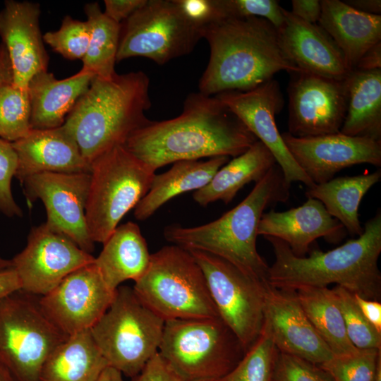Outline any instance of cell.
<instances>
[{
	"instance_id": "obj_1",
	"label": "cell",
	"mask_w": 381,
	"mask_h": 381,
	"mask_svg": "<svg viewBox=\"0 0 381 381\" xmlns=\"http://www.w3.org/2000/svg\"><path fill=\"white\" fill-rule=\"evenodd\" d=\"M258 139L216 96L189 94L178 116L150 121L125 147L156 171L181 160L237 157Z\"/></svg>"
},
{
	"instance_id": "obj_2",
	"label": "cell",
	"mask_w": 381,
	"mask_h": 381,
	"mask_svg": "<svg viewBox=\"0 0 381 381\" xmlns=\"http://www.w3.org/2000/svg\"><path fill=\"white\" fill-rule=\"evenodd\" d=\"M265 238L272 245L274 255L268 270L270 285L296 291L336 284L353 294L380 301V209L365 222L362 234L326 252L314 250L308 256L298 257L284 241L272 236Z\"/></svg>"
},
{
	"instance_id": "obj_3",
	"label": "cell",
	"mask_w": 381,
	"mask_h": 381,
	"mask_svg": "<svg viewBox=\"0 0 381 381\" xmlns=\"http://www.w3.org/2000/svg\"><path fill=\"white\" fill-rule=\"evenodd\" d=\"M210 59L199 80V92L215 96L230 91H248L281 71H302L284 56L277 30L257 17H229L202 30Z\"/></svg>"
},
{
	"instance_id": "obj_4",
	"label": "cell",
	"mask_w": 381,
	"mask_h": 381,
	"mask_svg": "<svg viewBox=\"0 0 381 381\" xmlns=\"http://www.w3.org/2000/svg\"><path fill=\"white\" fill-rule=\"evenodd\" d=\"M289 188L276 164L239 204L219 218L191 227L169 225L164 229V237L186 250L221 258L248 276L267 282L270 266L256 247L258 224L267 207L287 202Z\"/></svg>"
},
{
	"instance_id": "obj_5",
	"label": "cell",
	"mask_w": 381,
	"mask_h": 381,
	"mask_svg": "<svg viewBox=\"0 0 381 381\" xmlns=\"http://www.w3.org/2000/svg\"><path fill=\"white\" fill-rule=\"evenodd\" d=\"M150 80L143 71L95 77L63 126L75 138L90 164L102 154L124 145L138 129L147 124L151 107Z\"/></svg>"
},
{
	"instance_id": "obj_6",
	"label": "cell",
	"mask_w": 381,
	"mask_h": 381,
	"mask_svg": "<svg viewBox=\"0 0 381 381\" xmlns=\"http://www.w3.org/2000/svg\"><path fill=\"white\" fill-rule=\"evenodd\" d=\"M133 289L164 321L220 318L201 267L189 250L176 245L151 254L147 270Z\"/></svg>"
},
{
	"instance_id": "obj_7",
	"label": "cell",
	"mask_w": 381,
	"mask_h": 381,
	"mask_svg": "<svg viewBox=\"0 0 381 381\" xmlns=\"http://www.w3.org/2000/svg\"><path fill=\"white\" fill-rule=\"evenodd\" d=\"M158 353L183 381H216L246 351L221 318L166 320Z\"/></svg>"
},
{
	"instance_id": "obj_8",
	"label": "cell",
	"mask_w": 381,
	"mask_h": 381,
	"mask_svg": "<svg viewBox=\"0 0 381 381\" xmlns=\"http://www.w3.org/2000/svg\"><path fill=\"white\" fill-rule=\"evenodd\" d=\"M155 175V170L124 145L114 147L92 161L85 217L94 243L107 241L148 192Z\"/></svg>"
},
{
	"instance_id": "obj_9",
	"label": "cell",
	"mask_w": 381,
	"mask_h": 381,
	"mask_svg": "<svg viewBox=\"0 0 381 381\" xmlns=\"http://www.w3.org/2000/svg\"><path fill=\"white\" fill-rule=\"evenodd\" d=\"M164 322L133 287L119 286L110 306L90 332L109 366L132 378L158 352Z\"/></svg>"
},
{
	"instance_id": "obj_10",
	"label": "cell",
	"mask_w": 381,
	"mask_h": 381,
	"mask_svg": "<svg viewBox=\"0 0 381 381\" xmlns=\"http://www.w3.org/2000/svg\"><path fill=\"white\" fill-rule=\"evenodd\" d=\"M39 298L20 289L0 299V363L14 381H40L45 361L68 337L45 315Z\"/></svg>"
},
{
	"instance_id": "obj_11",
	"label": "cell",
	"mask_w": 381,
	"mask_h": 381,
	"mask_svg": "<svg viewBox=\"0 0 381 381\" xmlns=\"http://www.w3.org/2000/svg\"><path fill=\"white\" fill-rule=\"evenodd\" d=\"M202 39L176 0H145L121 24L116 62L143 56L164 65L190 54Z\"/></svg>"
},
{
	"instance_id": "obj_12",
	"label": "cell",
	"mask_w": 381,
	"mask_h": 381,
	"mask_svg": "<svg viewBox=\"0 0 381 381\" xmlns=\"http://www.w3.org/2000/svg\"><path fill=\"white\" fill-rule=\"evenodd\" d=\"M189 250L201 267L221 320L239 339L246 353L259 337L265 320V284L226 260Z\"/></svg>"
},
{
	"instance_id": "obj_13",
	"label": "cell",
	"mask_w": 381,
	"mask_h": 381,
	"mask_svg": "<svg viewBox=\"0 0 381 381\" xmlns=\"http://www.w3.org/2000/svg\"><path fill=\"white\" fill-rule=\"evenodd\" d=\"M95 258L45 222L33 227L24 249L12 259L21 290L42 296L68 274L92 263Z\"/></svg>"
},
{
	"instance_id": "obj_14",
	"label": "cell",
	"mask_w": 381,
	"mask_h": 381,
	"mask_svg": "<svg viewBox=\"0 0 381 381\" xmlns=\"http://www.w3.org/2000/svg\"><path fill=\"white\" fill-rule=\"evenodd\" d=\"M288 85V133L296 137L340 132L348 103L346 78L292 72Z\"/></svg>"
},
{
	"instance_id": "obj_15",
	"label": "cell",
	"mask_w": 381,
	"mask_h": 381,
	"mask_svg": "<svg viewBox=\"0 0 381 381\" xmlns=\"http://www.w3.org/2000/svg\"><path fill=\"white\" fill-rule=\"evenodd\" d=\"M21 183L28 202L40 199L47 212L46 224L91 253L94 242L86 222L85 208L90 173L43 172L30 176Z\"/></svg>"
},
{
	"instance_id": "obj_16",
	"label": "cell",
	"mask_w": 381,
	"mask_h": 381,
	"mask_svg": "<svg viewBox=\"0 0 381 381\" xmlns=\"http://www.w3.org/2000/svg\"><path fill=\"white\" fill-rule=\"evenodd\" d=\"M215 96L269 149L288 185L296 181L308 188L315 185L292 157L277 126L275 116L283 107L284 99L276 80L272 78L248 91Z\"/></svg>"
},
{
	"instance_id": "obj_17",
	"label": "cell",
	"mask_w": 381,
	"mask_h": 381,
	"mask_svg": "<svg viewBox=\"0 0 381 381\" xmlns=\"http://www.w3.org/2000/svg\"><path fill=\"white\" fill-rule=\"evenodd\" d=\"M94 262L73 272L40 296L45 315L67 336L90 330L114 300L116 291L107 286Z\"/></svg>"
},
{
	"instance_id": "obj_18",
	"label": "cell",
	"mask_w": 381,
	"mask_h": 381,
	"mask_svg": "<svg viewBox=\"0 0 381 381\" xmlns=\"http://www.w3.org/2000/svg\"><path fill=\"white\" fill-rule=\"evenodd\" d=\"M282 137L297 164L315 184L325 183L353 165L381 167V140L340 132L308 137L284 132Z\"/></svg>"
},
{
	"instance_id": "obj_19",
	"label": "cell",
	"mask_w": 381,
	"mask_h": 381,
	"mask_svg": "<svg viewBox=\"0 0 381 381\" xmlns=\"http://www.w3.org/2000/svg\"><path fill=\"white\" fill-rule=\"evenodd\" d=\"M265 320L279 352L320 365L333 356L291 289L265 284Z\"/></svg>"
},
{
	"instance_id": "obj_20",
	"label": "cell",
	"mask_w": 381,
	"mask_h": 381,
	"mask_svg": "<svg viewBox=\"0 0 381 381\" xmlns=\"http://www.w3.org/2000/svg\"><path fill=\"white\" fill-rule=\"evenodd\" d=\"M40 16V4L27 1L6 0L0 11V37L10 59L13 84L24 90L35 74L48 70Z\"/></svg>"
},
{
	"instance_id": "obj_21",
	"label": "cell",
	"mask_w": 381,
	"mask_h": 381,
	"mask_svg": "<svg viewBox=\"0 0 381 381\" xmlns=\"http://www.w3.org/2000/svg\"><path fill=\"white\" fill-rule=\"evenodd\" d=\"M284 21L277 29L286 58L302 71L344 80L351 71L330 36L318 25L308 23L284 8Z\"/></svg>"
},
{
	"instance_id": "obj_22",
	"label": "cell",
	"mask_w": 381,
	"mask_h": 381,
	"mask_svg": "<svg viewBox=\"0 0 381 381\" xmlns=\"http://www.w3.org/2000/svg\"><path fill=\"white\" fill-rule=\"evenodd\" d=\"M345 232L342 224L328 213L322 202L312 198L286 211L271 210L264 213L258 228V235L284 241L298 257L306 256L316 239L322 237L336 243L344 238Z\"/></svg>"
},
{
	"instance_id": "obj_23",
	"label": "cell",
	"mask_w": 381,
	"mask_h": 381,
	"mask_svg": "<svg viewBox=\"0 0 381 381\" xmlns=\"http://www.w3.org/2000/svg\"><path fill=\"white\" fill-rule=\"evenodd\" d=\"M18 157L15 177L22 182L43 172L90 173V164L68 130L61 126L31 129L23 138L11 143Z\"/></svg>"
},
{
	"instance_id": "obj_24",
	"label": "cell",
	"mask_w": 381,
	"mask_h": 381,
	"mask_svg": "<svg viewBox=\"0 0 381 381\" xmlns=\"http://www.w3.org/2000/svg\"><path fill=\"white\" fill-rule=\"evenodd\" d=\"M95 77L80 71L62 80L48 70L35 74L28 85L31 129L61 126Z\"/></svg>"
},
{
	"instance_id": "obj_25",
	"label": "cell",
	"mask_w": 381,
	"mask_h": 381,
	"mask_svg": "<svg viewBox=\"0 0 381 381\" xmlns=\"http://www.w3.org/2000/svg\"><path fill=\"white\" fill-rule=\"evenodd\" d=\"M318 25L341 51L351 71L361 56L381 42V15L361 12L340 0H322Z\"/></svg>"
},
{
	"instance_id": "obj_26",
	"label": "cell",
	"mask_w": 381,
	"mask_h": 381,
	"mask_svg": "<svg viewBox=\"0 0 381 381\" xmlns=\"http://www.w3.org/2000/svg\"><path fill=\"white\" fill-rule=\"evenodd\" d=\"M103 245L94 262L111 290L115 291L126 280L137 281L147 270L151 254L135 223L117 226Z\"/></svg>"
},
{
	"instance_id": "obj_27",
	"label": "cell",
	"mask_w": 381,
	"mask_h": 381,
	"mask_svg": "<svg viewBox=\"0 0 381 381\" xmlns=\"http://www.w3.org/2000/svg\"><path fill=\"white\" fill-rule=\"evenodd\" d=\"M229 160L226 156L205 161L181 160L164 173L155 174L148 192L135 207L134 217L140 221L147 219L173 198L203 188Z\"/></svg>"
},
{
	"instance_id": "obj_28",
	"label": "cell",
	"mask_w": 381,
	"mask_h": 381,
	"mask_svg": "<svg viewBox=\"0 0 381 381\" xmlns=\"http://www.w3.org/2000/svg\"><path fill=\"white\" fill-rule=\"evenodd\" d=\"M277 164L269 149L258 140L241 155L223 165L193 200L202 207L221 200L231 202L246 184L260 181Z\"/></svg>"
},
{
	"instance_id": "obj_29",
	"label": "cell",
	"mask_w": 381,
	"mask_h": 381,
	"mask_svg": "<svg viewBox=\"0 0 381 381\" xmlns=\"http://www.w3.org/2000/svg\"><path fill=\"white\" fill-rule=\"evenodd\" d=\"M108 363L90 330L68 336L45 361L40 381H97Z\"/></svg>"
},
{
	"instance_id": "obj_30",
	"label": "cell",
	"mask_w": 381,
	"mask_h": 381,
	"mask_svg": "<svg viewBox=\"0 0 381 381\" xmlns=\"http://www.w3.org/2000/svg\"><path fill=\"white\" fill-rule=\"evenodd\" d=\"M346 80L348 103L340 133L381 140V69L353 70Z\"/></svg>"
},
{
	"instance_id": "obj_31",
	"label": "cell",
	"mask_w": 381,
	"mask_h": 381,
	"mask_svg": "<svg viewBox=\"0 0 381 381\" xmlns=\"http://www.w3.org/2000/svg\"><path fill=\"white\" fill-rule=\"evenodd\" d=\"M381 179L379 168L370 174L341 176L307 188V198L318 200L328 213L338 220L352 236L363 232L358 217V208L366 193Z\"/></svg>"
},
{
	"instance_id": "obj_32",
	"label": "cell",
	"mask_w": 381,
	"mask_h": 381,
	"mask_svg": "<svg viewBox=\"0 0 381 381\" xmlns=\"http://www.w3.org/2000/svg\"><path fill=\"white\" fill-rule=\"evenodd\" d=\"M296 291L306 315L333 355L352 353L358 350L347 336L332 289L308 286Z\"/></svg>"
},
{
	"instance_id": "obj_33",
	"label": "cell",
	"mask_w": 381,
	"mask_h": 381,
	"mask_svg": "<svg viewBox=\"0 0 381 381\" xmlns=\"http://www.w3.org/2000/svg\"><path fill=\"white\" fill-rule=\"evenodd\" d=\"M84 11L90 26V37L80 71L109 79L116 73L115 64L121 24L109 18L97 2L88 3Z\"/></svg>"
},
{
	"instance_id": "obj_34",
	"label": "cell",
	"mask_w": 381,
	"mask_h": 381,
	"mask_svg": "<svg viewBox=\"0 0 381 381\" xmlns=\"http://www.w3.org/2000/svg\"><path fill=\"white\" fill-rule=\"evenodd\" d=\"M279 353L270 327L264 320L254 344L231 371L216 381H272Z\"/></svg>"
},
{
	"instance_id": "obj_35",
	"label": "cell",
	"mask_w": 381,
	"mask_h": 381,
	"mask_svg": "<svg viewBox=\"0 0 381 381\" xmlns=\"http://www.w3.org/2000/svg\"><path fill=\"white\" fill-rule=\"evenodd\" d=\"M31 130L30 104L28 90L13 83L0 87V138L13 143Z\"/></svg>"
},
{
	"instance_id": "obj_36",
	"label": "cell",
	"mask_w": 381,
	"mask_h": 381,
	"mask_svg": "<svg viewBox=\"0 0 381 381\" xmlns=\"http://www.w3.org/2000/svg\"><path fill=\"white\" fill-rule=\"evenodd\" d=\"M344 320L347 336L359 349H381V334L367 320L352 293L336 285L332 288Z\"/></svg>"
},
{
	"instance_id": "obj_37",
	"label": "cell",
	"mask_w": 381,
	"mask_h": 381,
	"mask_svg": "<svg viewBox=\"0 0 381 381\" xmlns=\"http://www.w3.org/2000/svg\"><path fill=\"white\" fill-rule=\"evenodd\" d=\"M381 349H359L352 353L333 355L319 365L334 381H373Z\"/></svg>"
},
{
	"instance_id": "obj_38",
	"label": "cell",
	"mask_w": 381,
	"mask_h": 381,
	"mask_svg": "<svg viewBox=\"0 0 381 381\" xmlns=\"http://www.w3.org/2000/svg\"><path fill=\"white\" fill-rule=\"evenodd\" d=\"M44 42L68 60L81 61L84 58L90 37L89 23L66 16L59 30L42 35Z\"/></svg>"
},
{
	"instance_id": "obj_39",
	"label": "cell",
	"mask_w": 381,
	"mask_h": 381,
	"mask_svg": "<svg viewBox=\"0 0 381 381\" xmlns=\"http://www.w3.org/2000/svg\"><path fill=\"white\" fill-rule=\"evenodd\" d=\"M272 381H334V380L319 365L279 352Z\"/></svg>"
},
{
	"instance_id": "obj_40",
	"label": "cell",
	"mask_w": 381,
	"mask_h": 381,
	"mask_svg": "<svg viewBox=\"0 0 381 381\" xmlns=\"http://www.w3.org/2000/svg\"><path fill=\"white\" fill-rule=\"evenodd\" d=\"M17 168L18 157L12 143L0 138V213L8 217L23 215L11 191V180Z\"/></svg>"
},
{
	"instance_id": "obj_41",
	"label": "cell",
	"mask_w": 381,
	"mask_h": 381,
	"mask_svg": "<svg viewBox=\"0 0 381 381\" xmlns=\"http://www.w3.org/2000/svg\"><path fill=\"white\" fill-rule=\"evenodd\" d=\"M229 17H257L269 21L276 29L284 21V8L276 0H225Z\"/></svg>"
},
{
	"instance_id": "obj_42",
	"label": "cell",
	"mask_w": 381,
	"mask_h": 381,
	"mask_svg": "<svg viewBox=\"0 0 381 381\" xmlns=\"http://www.w3.org/2000/svg\"><path fill=\"white\" fill-rule=\"evenodd\" d=\"M188 20L202 29L229 18L225 0H176Z\"/></svg>"
},
{
	"instance_id": "obj_43",
	"label": "cell",
	"mask_w": 381,
	"mask_h": 381,
	"mask_svg": "<svg viewBox=\"0 0 381 381\" xmlns=\"http://www.w3.org/2000/svg\"><path fill=\"white\" fill-rule=\"evenodd\" d=\"M131 381H183L157 352Z\"/></svg>"
},
{
	"instance_id": "obj_44",
	"label": "cell",
	"mask_w": 381,
	"mask_h": 381,
	"mask_svg": "<svg viewBox=\"0 0 381 381\" xmlns=\"http://www.w3.org/2000/svg\"><path fill=\"white\" fill-rule=\"evenodd\" d=\"M145 2V0H104V13L115 23L121 24Z\"/></svg>"
},
{
	"instance_id": "obj_45",
	"label": "cell",
	"mask_w": 381,
	"mask_h": 381,
	"mask_svg": "<svg viewBox=\"0 0 381 381\" xmlns=\"http://www.w3.org/2000/svg\"><path fill=\"white\" fill-rule=\"evenodd\" d=\"M321 2L318 0H292L291 11L296 17L310 23L317 24L321 16Z\"/></svg>"
},
{
	"instance_id": "obj_46",
	"label": "cell",
	"mask_w": 381,
	"mask_h": 381,
	"mask_svg": "<svg viewBox=\"0 0 381 381\" xmlns=\"http://www.w3.org/2000/svg\"><path fill=\"white\" fill-rule=\"evenodd\" d=\"M354 300L367 320L381 334V303L353 294Z\"/></svg>"
},
{
	"instance_id": "obj_47",
	"label": "cell",
	"mask_w": 381,
	"mask_h": 381,
	"mask_svg": "<svg viewBox=\"0 0 381 381\" xmlns=\"http://www.w3.org/2000/svg\"><path fill=\"white\" fill-rule=\"evenodd\" d=\"M20 289L21 284L15 269L0 270V299Z\"/></svg>"
},
{
	"instance_id": "obj_48",
	"label": "cell",
	"mask_w": 381,
	"mask_h": 381,
	"mask_svg": "<svg viewBox=\"0 0 381 381\" xmlns=\"http://www.w3.org/2000/svg\"><path fill=\"white\" fill-rule=\"evenodd\" d=\"M381 69V42L369 49L360 59L354 70Z\"/></svg>"
},
{
	"instance_id": "obj_49",
	"label": "cell",
	"mask_w": 381,
	"mask_h": 381,
	"mask_svg": "<svg viewBox=\"0 0 381 381\" xmlns=\"http://www.w3.org/2000/svg\"><path fill=\"white\" fill-rule=\"evenodd\" d=\"M13 83V72L10 59L4 44H0V87Z\"/></svg>"
},
{
	"instance_id": "obj_50",
	"label": "cell",
	"mask_w": 381,
	"mask_h": 381,
	"mask_svg": "<svg viewBox=\"0 0 381 381\" xmlns=\"http://www.w3.org/2000/svg\"><path fill=\"white\" fill-rule=\"evenodd\" d=\"M344 2L363 13L373 15H380L381 13L380 0H347Z\"/></svg>"
},
{
	"instance_id": "obj_51",
	"label": "cell",
	"mask_w": 381,
	"mask_h": 381,
	"mask_svg": "<svg viewBox=\"0 0 381 381\" xmlns=\"http://www.w3.org/2000/svg\"><path fill=\"white\" fill-rule=\"evenodd\" d=\"M97 381H124V380L121 373L108 366L102 371Z\"/></svg>"
},
{
	"instance_id": "obj_52",
	"label": "cell",
	"mask_w": 381,
	"mask_h": 381,
	"mask_svg": "<svg viewBox=\"0 0 381 381\" xmlns=\"http://www.w3.org/2000/svg\"><path fill=\"white\" fill-rule=\"evenodd\" d=\"M0 381H14L6 368L0 363Z\"/></svg>"
},
{
	"instance_id": "obj_53",
	"label": "cell",
	"mask_w": 381,
	"mask_h": 381,
	"mask_svg": "<svg viewBox=\"0 0 381 381\" xmlns=\"http://www.w3.org/2000/svg\"><path fill=\"white\" fill-rule=\"evenodd\" d=\"M373 381H381V356L377 363Z\"/></svg>"
},
{
	"instance_id": "obj_54",
	"label": "cell",
	"mask_w": 381,
	"mask_h": 381,
	"mask_svg": "<svg viewBox=\"0 0 381 381\" xmlns=\"http://www.w3.org/2000/svg\"><path fill=\"white\" fill-rule=\"evenodd\" d=\"M12 261L11 259H6L0 255V270H4L6 268L12 267Z\"/></svg>"
},
{
	"instance_id": "obj_55",
	"label": "cell",
	"mask_w": 381,
	"mask_h": 381,
	"mask_svg": "<svg viewBox=\"0 0 381 381\" xmlns=\"http://www.w3.org/2000/svg\"><path fill=\"white\" fill-rule=\"evenodd\" d=\"M207 381H212V380H207Z\"/></svg>"
}]
</instances>
